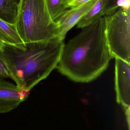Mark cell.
Returning a JSON list of instances; mask_svg holds the SVG:
<instances>
[{"label": "cell", "mask_w": 130, "mask_h": 130, "mask_svg": "<svg viewBox=\"0 0 130 130\" xmlns=\"http://www.w3.org/2000/svg\"><path fill=\"white\" fill-rule=\"evenodd\" d=\"M111 59L104 16L64 44L56 68L72 81L87 83L106 70Z\"/></svg>", "instance_id": "1"}, {"label": "cell", "mask_w": 130, "mask_h": 130, "mask_svg": "<svg viewBox=\"0 0 130 130\" xmlns=\"http://www.w3.org/2000/svg\"><path fill=\"white\" fill-rule=\"evenodd\" d=\"M64 44L59 38L20 46L5 43L0 61L16 85L30 92L56 68Z\"/></svg>", "instance_id": "2"}, {"label": "cell", "mask_w": 130, "mask_h": 130, "mask_svg": "<svg viewBox=\"0 0 130 130\" xmlns=\"http://www.w3.org/2000/svg\"><path fill=\"white\" fill-rule=\"evenodd\" d=\"M14 24L24 44L60 39L59 26L50 15L46 0H20Z\"/></svg>", "instance_id": "3"}, {"label": "cell", "mask_w": 130, "mask_h": 130, "mask_svg": "<svg viewBox=\"0 0 130 130\" xmlns=\"http://www.w3.org/2000/svg\"><path fill=\"white\" fill-rule=\"evenodd\" d=\"M104 17L111 59H120L130 64V10L126 11L120 8Z\"/></svg>", "instance_id": "4"}, {"label": "cell", "mask_w": 130, "mask_h": 130, "mask_svg": "<svg viewBox=\"0 0 130 130\" xmlns=\"http://www.w3.org/2000/svg\"><path fill=\"white\" fill-rule=\"evenodd\" d=\"M115 59V86L117 101L125 111L130 121V64L120 59Z\"/></svg>", "instance_id": "5"}, {"label": "cell", "mask_w": 130, "mask_h": 130, "mask_svg": "<svg viewBox=\"0 0 130 130\" xmlns=\"http://www.w3.org/2000/svg\"><path fill=\"white\" fill-rule=\"evenodd\" d=\"M29 95V92L0 79V113H6L14 110L26 101Z\"/></svg>", "instance_id": "6"}, {"label": "cell", "mask_w": 130, "mask_h": 130, "mask_svg": "<svg viewBox=\"0 0 130 130\" xmlns=\"http://www.w3.org/2000/svg\"><path fill=\"white\" fill-rule=\"evenodd\" d=\"M97 0H92L77 7L66 10L55 22L60 30V39L63 41L68 32L91 8Z\"/></svg>", "instance_id": "7"}, {"label": "cell", "mask_w": 130, "mask_h": 130, "mask_svg": "<svg viewBox=\"0 0 130 130\" xmlns=\"http://www.w3.org/2000/svg\"><path fill=\"white\" fill-rule=\"evenodd\" d=\"M108 5V0H97L91 8L77 23V28L82 29L105 16Z\"/></svg>", "instance_id": "8"}, {"label": "cell", "mask_w": 130, "mask_h": 130, "mask_svg": "<svg viewBox=\"0 0 130 130\" xmlns=\"http://www.w3.org/2000/svg\"><path fill=\"white\" fill-rule=\"evenodd\" d=\"M0 34L4 42L15 46L24 45L14 23H11L0 18Z\"/></svg>", "instance_id": "9"}, {"label": "cell", "mask_w": 130, "mask_h": 130, "mask_svg": "<svg viewBox=\"0 0 130 130\" xmlns=\"http://www.w3.org/2000/svg\"><path fill=\"white\" fill-rule=\"evenodd\" d=\"M18 4L15 0H0V18L14 23L17 17Z\"/></svg>", "instance_id": "10"}, {"label": "cell", "mask_w": 130, "mask_h": 130, "mask_svg": "<svg viewBox=\"0 0 130 130\" xmlns=\"http://www.w3.org/2000/svg\"><path fill=\"white\" fill-rule=\"evenodd\" d=\"M47 8L52 19L55 21L66 8L62 4V0H46Z\"/></svg>", "instance_id": "11"}, {"label": "cell", "mask_w": 130, "mask_h": 130, "mask_svg": "<svg viewBox=\"0 0 130 130\" xmlns=\"http://www.w3.org/2000/svg\"><path fill=\"white\" fill-rule=\"evenodd\" d=\"M120 8L124 11L130 10V0H111L105 12V15L115 12Z\"/></svg>", "instance_id": "12"}, {"label": "cell", "mask_w": 130, "mask_h": 130, "mask_svg": "<svg viewBox=\"0 0 130 130\" xmlns=\"http://www.w3.org/2000/svg\"><path fill=\"white\" fill-rule=\"evenodd\" d=\"M91 1L92 0H71L67 4L66 8L67 9L77 7Z\"/></svg>", "instance_id": "13"}, {"label": "cell", "mask_w": 130, "mask_h": 130, "mask_svg": "<svg viewBox=\"0 0 130 130\" xmlns=\"http://www.w3.org/2000/svg\"><path fill=\"white\" fill-rule=\"evenodd\" d=\"M10 78L8 70L4 64L0 61V79Z\"/></svg>", "instance_id": "14"}, {"label": "cell", "mask_w": 130, "mask_h": 130, "mask_svg": "<svg viewBox=\"0 0 130 130\" xmlns=\"http://www.w3.org/2000/svg\"><path fill=\"white\" fill-rule=\"evenodd\" d=\"M5 43L4 42L3 39L0 34V52L2 50V48L4 45Z\"/></svg>", "instance_id": "15"}, {"label": "cell", "mask_w": 130, "mask_h": 130, "mask_svg": "<svg viewBox=\"0 0 130 130\" xmlns=\"http://www.w3.org/2000/svg\"><path fill=\"white\" fill-rule=\"evenodd\" d=\"M71 0H62V4L63 5L65 6L66 8V6L68 3L69 2L71 1Z\"/></svg>", "instance_id": "16"}]
</instances>
